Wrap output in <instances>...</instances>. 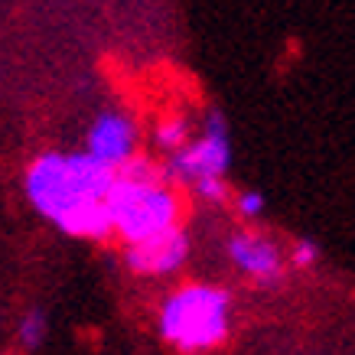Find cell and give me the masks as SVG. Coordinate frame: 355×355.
Here are the masks:
<instances>
[{
    "mask_svg": "<svg viewBox=\"0 0 355 355\" xmlns=\"http://www.w3.org/2000/svg\"><path fill=\"white\" fill-rule=\"evenodd\" d=\"M228 137H225V124L218 114H209V124H205V137L193 147L176 153L173 160V176H183V180H212V176H222L228 166Z\"/></svg>",
    "mask_w": 355,
    "mask_h": 355,
    "instance_id": "obj_4",
    "label": "cell"
},
{
    "mask_svg": "<svg viewBox=\"0 0 355 355\" xmlns=\"http://www.w3.org/2000/svg\"><path fill=\"white\" fill-rule=\"evenodd\" d=\"M105 205H108L114 228L128 238L130 245L173 232L176 216H180L176 196L166 193L163 186L134 183V180H121V176Z\"/></svg>",
    "mask_w": 355,
    "mask_h": 355,
    "instance_id": "obj_2",
    "label": "cell"
},
{
    "mask_svg": "<svg viewBox=\"0 0 355 355\" xmlns=\"http://www.w3.org/2000/svg\"><path fill=\"white\" fill-rule=\"evenodd\" d=\"M199 193L205 196V199H225V186H222V180L218 176H212V180H199Z\"/></svg>",
    "mask_w": 355,
    "mask_h": 355,
    "instance_id": "obj_11",
    "label": "cell"
},
{
    "mask_svg": "<svg viewBox=\"0 0 355 355\" xmlns=\"http://www.w3.org/2000/svg\"><path fill=\"white\" fill-rule=\"evenodd\" d=\"M26 193H30L33 205L49 216L59 225L69 212H76L78 205L92 202L82 189H78L76 176L69 170V157H59V153H46L30 166L26 173Z\"/></svg>",
    "mask_w": 355,
    "mask_h": 355,
    "instance_id": "obj_3",
    "label": "cell"
},
{
    "mask_svg": "<svg viewBox=\"0 0 355 355\" xmlns=\"http://www.w3.org/2000/svg\"><path fill=\"white\" fill-rule=\"evenodd\" d=\"M111 225H114V222H111V212H108V205H105V202L78 205L76 212H69V216L59 222V228H62V232L78 235V238H101V235H108Z\"/></svg>",
    "mask_w": 355,
    "mask_h": 355,
    "instance_id": "obj_8",
    "label": "cell"
},
{
    "mask_svg": "<svg viewBox=\"0 0 355 355\" xmlns=\"http://www.w3.org/2000/svg\"><path fill=\"white\" fill-rule=\"evenodd\" d=\"M43 333H46V323H43V316H40V313H30V316H26V323L20 326V339L26 345H40V339H43Z\"/></svg>",
    "mask_w": 355,
    "mask_h": 355,
    "instance_id": "obj_10",
    "label": "cell"
},
{
    "mask_svg": "<svg viewBox=\"0 0 355 355\" xmlns=\"http://www.w3.org/2000/svg\"><path fill=\"white\" fill-rule=\"evenodd\" d=\"M183 261H186V235L180 228L128 248V264L134 270H140V274H166V270H176Z\"/></svg>",
    "mask_w": 355,
    "mask_h": 355,
    "instance_id": "obj_5",
    "label": "cell"
},
{
    "mask_svg": "<svg viewBox=\"0 0 355 355\" xmlns=\"http://www.w3.org/2000/svg\"><path fill=\"white\" fill-rule=\"evenodd\" d=\"M157 137H160V144H166V147H180V144L186 140V124L180 118L163 121L160 130H157Z\"/></svg>",
    "mask_w": 355,
    "mask_h": 355,
    "instance_id": "obj_9",
    "label": "cell"
},
{
    "mask_svg": "<svg viewBox=\"0 0 355 355\" xmlns=\"http://www.w3.org/2000/svg\"><path fill=\"white\" fill-rule=\"evenodd\" d=\"M228 251H232V258H235L238 268L248 270L251 277L264 280V284H270V280L280 277V254L268 238L235 235L232 238V245H228Z\"/></svg>",
    "mask_w": 355,
    "mask_h": 355,
    "instance_id": "obj_7",
    "label": "cell"
},
{
    "mask_svg": "<svg viewBox=\"0 0 355 355\" xmlns=\"http://www.w3.org/2000/svg\"><path fill=\"white\" fill-rule=\"evenodd\" d=\"M293 261H297L300 268L313 264V261H316V245H313V241H300V245H297V251H293Z\"/></svg>",
    "mask_w": 355,
    "mask_h": 355,
    "instance_id": "obj_12",
    "label": "cell"
},
{
    "mask_svg": "<svg viewBox=\"0 0 355 355\" xmlns=\"http://www.w3.org/2000/svg\"><path fill=\"white\" fill-rule=\"evenodd\" d=\"M238 209H241L245 216H258L261 209H264V199H261L258 193H245L241 196V202H238Z\"/></svg>",
    "mask_w": 355,
    "mask_h": 355,
    "instance_id": "obj_13",
    "label": "cell"
},
{
    "mask_svg": "<svg viewBox=\"0 0 355 355\" xmlns=\"http://www.w3.org/2000/svg\"><path fill=\"white\" fill-rule=\"evenodd\" d=\"M130 144H134V128L124 114H101L95 121V128L88 134V147H92V157L101 160L105 166H124L130 157Z\"/></svg>",
    "mask_w": 355,
    "mask_h": 355,
    "instance_id": "obj_6",
    "label": "cell"
},
{
    "mask_svg": "<svg viewBox=\"0 0 355 355\" xmlns=\"http://www.w3.org/2000/svg\"><path fill=\"white\" fill-rule=\"evenodd\" d=\"M160 326L180 349H209L228 333V297L216 287H186L163 306Z\"/></svg>",
    "mask_w": 355,
    "mask_h": 355,
    "instance_id": "obj_1",
    "label": "cell"
}]
</instances>
